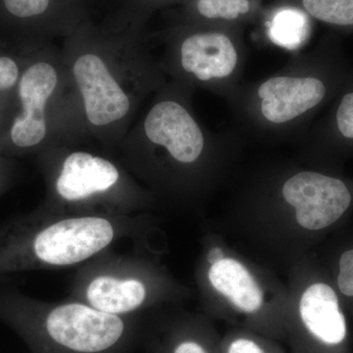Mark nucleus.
Here are the masks:
<instances>
[{
    "instance_id": "6",
    "label": "nucleus",
    "mask_w": 353,
    "mask_h": 353,
    "mask_svg": "<svg viewBox=\"0 0 353 353\" xmlns=\"http://www.w3.org/2000/svg\"><path fill=\"white\" fill-rule=\"evenodd\" d=\"M167 94L148 111L143 123L152 157L161 155L152 160H166L174 168H197L222 143V137L216 138L199 124L180 90Z\"/></svg>"
},
{
    "instance_id": "3",
    "label": "nucleus",
    "mask_w": 353,
    "mask_h": 353,
    "mask_svg": "<svg viewBox=\"0 0 353 353\" xmlns=\"http://www.w3.org/2000/svg\"><path fill=\"white\" fill-rule=\"evenodd\" d=\"M0 322L31 353H134L141 345V315L117 316L76 299L44 301L0 287Z\"/></svg>"
},
{
    "instance_id": "23",
    "label": "nucleus",
    "mask_w": 353,
    "mask_h": 353,
    "mask_svg": "<svg viewBox=\"0 0 353 353\" xmlns=\"http://www.w3.org/2000/svg\"><path fill=\"white\" fill-rule=\"evenodd\" d=\"M224 259V252L220 248H213L208 254V261L210 265H213L219 262L220 260Z\"/></svg>"
},
{
    "instance_id": "8",
    "label": "nucleus",
    "mask_w": 353,
    "mask_h": 353,
    "mask_svg": "<svg viewBox=\"0 0 353 353\" xmlns=\"http://www.w3.org/2000/svg\"><path fill=\"white\" fill-rule=\"evenodd\" d=\"M57 82V71L48 62L34 61L23 69L15 92L18 111L0 134V152H24L43 143L48 132L46 104Z\"/></svg>"
},
{
    "instance_id": "21",
    "label": "nucleus",
    "mask_w": 353,
    "mask_h": 353,
    "mask_svg": "<svg viewBox=\"0 0 353 353\" xmlns=\"http://www.w3.org/2000/svg\"><path fill=\"white\" fill-rule=\"evenodd\" d=\"M225 353H272L252 336H234L226 345Z\"/></svg>"
},
{
    "instance_id": "13",
    "label": "nucleus",
    "mask_w": 353,
    "mask_h": 353,
    "mask_svg": "<svg viewBox=\"0 0 353 353\" xmlns=\"http://www.w3.org/2000/svg\"><path fill=\"white\" fill-rule=\"evenodd\" d=\"M210 284L245 313H254L261 308L263 292L252 274L240 262L231 259L211 265L208 271Z\"/></svg>"
},
{
    "instance_id": "1",
    "label": "nucleus",
    "mask_w": 353,
    "mask_h": 353,
    "mask_svg": "<svg viewBox=\"0 0 353 353\" xmlns=\"http://www.w3.org/2000/svg\"><path fill=\"white\" fill-rule=\"evenodd\" d=\"M352 72L340 41L330 36L273 75L241 83L227 101L248 134L271 139L307 134Z\"/></svg>"
},
{
    "instance_id": "9",
    "label": "nucleus",
    "mask_w": 353,
    "mask_h": 353,
    "mask_svg": "<svg viewBox=\"0 0 353 353\" xmlns=\"http://www.w3.org/2000/svg\"><path fill=\"white\" fill-rule=\"evenodd\" d=\"M281 196L294 208L297 222L311 231L336 222L350 208L352 190L338 176L317 171H297L281 185Z\"/></svg>"
},
{
    "instance_id": "11",
    "label": "nucleus",
    "mask_w": 353,
    "mask_h": 353,
    "mask_svg": "<svg viewBox=\"0 0 353 353\" xmlns=\"http://www.w3.org/2000/svg\"><path fill=\"white\" fill-rule=\"evenodd\" d=\"M299 318L304 331L328 347L340 345L347 338V323L338 296L330 285H310L301 296Z\"/></svg>"
},
{
    "instance_id": "2",
    "label": "nucleus",
    "mask_w": 353,
    "mask_h": 353,
    "mask_svg": "<svg viewBox=\"0 0 353 353\" xmlns=\"http://www.w3.org/2000/svg\"><path fill=\"white\" fill-rule=\"evenodd\" d=\"M134 215L68 214L43 206L0 224V276L79 268L143 233Z\"/></svg>"
},
{
    "instance_id": "19",
    "label": "nucleus",
    "mask_w": 353,
    "mask_h": 353,
    "mask_svg": "<svg viewBox=\"0 0 353 353\" xmlns=\"http://www.w3.org/2000/svg\"><path fill=\"white\" fill-rule=\"evenodd\" d=\"M303 11L288 9L282 11L274 19V37L277 39L296 38L305 28V17Z\"/></svg>"
},
{
    "instance_id": "5",
    "label": "nucleus",
    "mask_w": 353,
    "mask_h": 353,
    "mask_svg": "<svg viewBox=\"0 0 353 353\" xmlns=\"http://www.w3.org/2000/svg\"><path fill=\"white\" fill-rule=\"evenodd\" d=\"M150 265L134 254L101 253L77 268L69 299L117 316L141 315L154 297Z\"/></svg>"
},
{
    "instance_id": "15",
    "label": "nucleus",
    "mask_w": 353,
    "mask_h": 353,
    "mask_svg": "<svg viewBox=\"0 0 353 353\" xmlns=\"http://www.w3.org/2000/svg\"><path fill=\"white\" fill-rule=\"evenodd\" d=\"M303 11L338 32H353V0H301Z\"/></svg>"
},
{
    "instance_id": "20",
    "label": "nucleus",
    "mask_w": 353,
    "mask_h": 353,
    "mask_svg": "<svg viewBox=\"0 0 353 353\" xmlns=\"http://www.w3.org/2000/svg\"><path fill=\"white\" fill-rule=\"evenodd\" d=\"M338 285L345 296H353V250L341 254Z\"/></svg>"
},
{
    "instance_id": "17",
    "label": "nucleus",
    "mask_w": 353,
    "mask_h": 353,
    "mask_svg": "<svg viewBox=\"0 0 353 353\" xmlns=\"http://www.w3.org/2000/svg\"><path fill=\"white\" fill-rule=\"evenodd\" d=\"M22 71L17 58L0 52V127L6 119L11 97L13 92H16Z\"/></svg>"
},
{
    "instance_id": "16",
    "label": "nucleus",
    "mask_w": 353,
    "mask_h": 353,
    "mask_svg": "<svg viewBox=\"0 0 353 353\" xmlns=\"http://www.w3.org/2000/svg\"><path fill=\"white\" fill-rule=\"evenodd\" d=\"M196 10L208 20L234 22L252 10L250 0H197Z\"/></svg>"
},
{
    "instance_id": "18",
    "label": "nucleus",
    "mask_w": 353,
    "mask_h": 353,
    "mask_svg": "<svg viewBox=\"0 0 353 353\" xmlns=\"http://www.w3.org/2000/svg\"><path fill=\"white\" fill-rule=\"evenodd\" d=\"M50 0H0V6L6 17L25 22L43 15Z\"/></svg>"
},
{
    "instance_id": "7",
    "label": "nucleus",
    "mask_w": 353,
    "mask_h": 353,
    "mask_svg": "<svg viewBox=\"0 0 353 353\" xmlns=\"http://www.w3.org/2000/svg\"><path fill=\"white\" fill-rule=\"evenodd\" d=\"M246 52L238 37L221 29L188 34L174 52L175 71L185 82L228 99L240 87Z\"/></svg>"
},
{
    "instance_id": "22",
    "label": "nucleus",
    "mask_w": 353,
    "mask_h": 353,
    "mask_svg": "<svg viewBox=\"0 0 353 353\" xmlns=\"http://www.w3.org/2000/svg\"><path fill=\"white\" fill-rule=\"evenodd\" d=\"M10 164L0 152V194L6 190L10 181Z\"/></svg>"
},
{
    "instance_id": "4",
    "label": "nucleus",
    "mask_w": 353,
    "mask_h": 353,
    "mask_svg": "<svg viewBox=\"0 0 353 353\" xmlns=\"http://www.w3.org/2000/svg\"><path fill=\"white\" fill-rule=\"evenodd\" d=\"M141 205V197L110 160L76 152L51 173L50 196L43 208L68 214L134 215Z\"/></svg>"
},
{
    "instance_id": "12",
    "label": "nucleus",
    "mask_w": 353,
    "mask_h": 353,
    "mask_svg": "<svg viewBox=\"0 0 353 353\" xmlns=\"http://www.w3.org/2000/svg\"><path fill=\"white\" fill-rule=\"evenodd\" d=\"M313 123L307 139L314 152H353V72L336 99Z\"/></svg>"
},
{
    "instance_id": "10",
    "label": "nucleus",
    "mask_w": 353,
    "mask_h": 353,
    "mask_svg": "<svg viewBox=\"0 0 353 353\" xmlns=\"http://www.w3.org/2000/svg\"><path fill=\"white\" fill-rule=\"evenodd\" d=\"M73 73L92 125L106 126L126 117L131 102L102 58L83 54L76 60Z\"/></svg>"
},
{
    "instance_id": "14",
    "label": "nucleus",
    "mask_w": 353,
    "mask_h": 353,
    "mask_svg": "<svg viewBox=\"0 0 353 353\" xmlns=\"http://www.w3.org/2000/svg\"><path fill=\"white\" fill-rule=\"evenodd\" d=\"M141 345L148 348L150 353H214L205 336L190 325L172 326L158 336L146 328L145 324Z\"/></svg>"
}]
</instances>
